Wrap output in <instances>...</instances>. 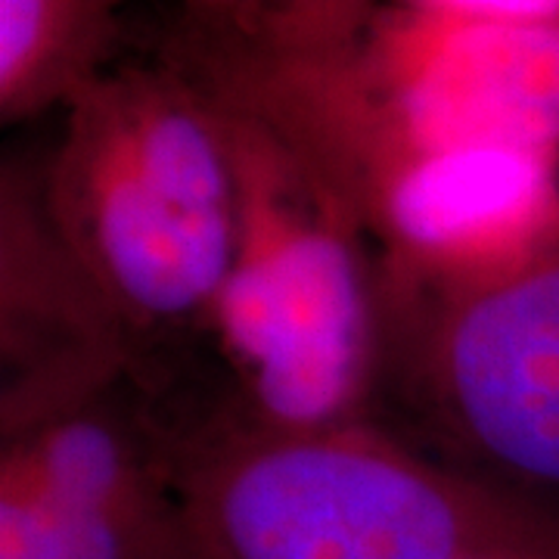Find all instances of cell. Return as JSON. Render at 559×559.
Returning a JSON list of instances; mask_svg holds the SVG:
<instances>
[{
    "label": "cell",
    "instance_id": "cell-1",
    "mask_svg": "<svg viewBox=\"0 0 559 559\" xmlns=\"http://www.w3.org/2000/svg\"><path fill=\"white\" fill-rule=\"evenodd\" d=\"M171 485L200 559H559V500L485 479L377 423L311 432L224 389L165 404Z\"/></svg>",
    "mask_w": 559,
    "mask_h": 559
},
{
    "label": "cell",
    "instance_id": "cell-2",
    "mask_svg": "<svg viewBox=\"0 0 559 559\" xmlns=\"http://www.w3.org/2000/svg\"><path fill=\"white\" fill-rule=\"evenodd\" d=\"M44 193L131 340L140 389L190 392L237 221L221 103L156 57L119 62L66 109Z\"/></svg>",
    "mask_w": 559,
    "mask_h": 559
},
{
    "label": "cell",
    "instance_id": "cell-3",
    "mask_svg": "<svg viewBox=\"0 0 559 559\" xmlns=\"http://www.w3.org/2000/svg\"><path fill=\"white\" fill-rule=\"evenodd\" d=\"M299 143L360 221L444 156L559 153V28L407 0H296Z\"/></svg>",
    "mask_w": 559,
    "mask_h": 559
},
{
    "label": "cell",
    "instance_id": "cell-4",
    "mask_svg": "<svg viewBox=\"0 0 559 559\" xmlns=\"http://www.w3.org/2000/svg\"><path fill=\"white\" fill-rule=\"evenodd\" d=\"M218 103L237 178L230 267L209 326L224 399L283 432L367 423L380 367L377 255L305 165Z\"/></svg>",
    "mask_w": 559,
    "mask_h": 559
},
{
    "label": "cell",
    "instance_id": "cell-5",
    "mask_svg": "<svg viewBox=\"0 0 559 559\" xmlns=\"http://www.w3.org/2000/svg\"><path fill=\"white\" fill-rule=\"evenodd\" d=\"M370 423L460 469L559 500V259L476 296L380 280Z\"/></svg>",
    "mask_w": 559,
    "mask_h": 559
},
{
    "label": "cell",
    "instance_id": "cell-6",
    "mask_svg": "<svg viewBox=\"0 0 559 559\" xmlns=\"http://www.w3.org/2000/svg\"><path fill=\"white\" fill-rule=\"evenodd\" d=\"M0 439L138 382L131 340L66 242L44 162L0 175Z\"/></svg>",
    "mask_w": 559,
    "mask_h": 559
},
{
    "label": "cell",
    "instance_id": "cell-7",
    "mask_svg": "<svg viewBox=\"0 0 559 559\" xmlns=\"http://www.w3.org/2000/svg\"><path fill=\"white\" fill-rule=\"evenodd\" d=\"M138 0H0V119L69 109L119 66Z\"/></svg>",
    "mask_w": 559,
    "mask_h": 559
},
{
    "label": "cell",
    "instance_id": "cell-8",
    "mask_svg": "<svg viewBox=\"0 0 559 559\" xmlns=\"http://www.w3.org/2000/svg\"><path fill=\"white\" fill-rule=\"evenodd\" d=\"M0 559H200L183 516H131L0 476Z\"/></svg>",
    "mask_w": 559,
    "mask_h": 559
},
{
    "label": "cell",
    "instance_id": "cell-9",
    "mask_svg": "<svg viewBox=\"0 0 559 559\" xmlns=\"http://www.w3.org/2000/svg\"><path fill=\"white\" fill-rule=\"evenodd\" d=\"M407 3L454 13V16H469V20L559 28V0H407Z\"/></svg>",
    "mask_w": 559,
    "mask_h": 559
}]
</instances>
